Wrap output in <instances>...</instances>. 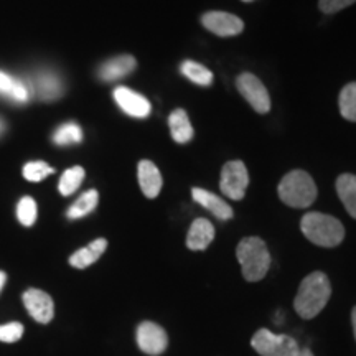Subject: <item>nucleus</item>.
I'll use <instances>...</instances> for the list:
<instances>
[{"instance_id": "nucleus-1", "label": "nucleus", "mask_w": 356, "mask_h": 356, "mask_svg": "<svg viewBox=\"0 0 356 356\" xmlns=\"http://www.w3.org/2000/svg\"><path fill=\"white\" fill-rule=\"evenodd\" d=\"M332 296V284L323 273H312L302 280L299 292H297L293 307L302 318L310 320L317 317L328 304Z\"/></svg>"}, {"instance_id": "nucleus-2", "label": "nucleus", "mask_w": 356, "mask_h": 356, "mask_svg": "<svg viewBox=\"0 0 356 356\" xmlns=\"http://www.w3.org/2000/svg\"><path fill=\"white\" fill-rule=\"evenodd\" d=\"M302 233L310 243L322 248H335L345 239V228L337 218L310 211L300 221Z\"/></svg>"}, {"instance_id": "nucleus-3", "label": "nucleus", "mask_w": 356, "mask_h": 356, "mask_svg": "<svg viewBox=\"0 0 356 356\" xmlns=\"http://www.w3.org/2000/svg\"><path fill=\"white\" fill-rule=\"evenodd\" d=\"M239 264H241L244 279L249 282H257L264 279L270 267V254L266 243L257 236H249L241 239L236 248Z\"/></svg>"}, {"instance_id": "nucleus-4", "label": "nucleus", "mask_w": 356, "mask_h": 356, "mask_svg": "<svg viewBox=\"0 0 356 356\" xmlns=\"http://www.w3.org/2000/svg\"><path fill=\"white\" fill-rule=\"evenodd\" d=\"M279 198L287 207L307 208L317 200V185L304 170H292L280 180Z\"/></svg>"}, {"instance_id": "nucleus-5", "label": "nucleus", "mask_w": 356, "mask_h": 356, "mask_svg": "<svg viewBox=\"0 0 356 356\" xmlns=\"http://www.w3.org/2000/svg\"><path fill=\"white\" fill-rule=\"evenodd\" d=\"M251 345L261 356H297L300 351L293 338L275 335L267 328H261L254 333Z\"/></svg>"}, {"instance_id": "nucleus-6", "label": "nucleus", "mask_w": 356, "mask_h": 356, "mask_svg": "<svg viewBox=\"0 0 356 356\" xmlns=\"http://www.w3.org/2000/svg\"><path fill=\"white\" fill-rule=\"evenodd\" d=\"M249 185L248 168L241 160H233V162L225 163L221 170L220 188L226 197L231 200H243L246 195V188Z\"/></svg>"}, {"instance_id": "nucleus-7", "label": "nucleus", "mask_w": 356, "mask_h": 356, "mask_svg": "<svg viewBox=\"0 0 356 356\" xmlns=\"http://www.w3.org/2000/svg\"><path fill=\"white\" fill-rule=\"evenodd\" d=\"M236 86L238 91L241 92V96L246 99L251 108L259 114H267L270 111V96L267 92L264 84L261 83V79L254 76L251 73H243L239 74L236 79Z\"/></svg>"}, {"instance_id": "nucleus-8", "label": "nucleus", "mask_w": 356, "mask_h": 356, "mask_svg": "<svg viewBox=\"0 0 356 356\" xmlns=\"http://www.w3.org/2000/svg\"><path fill=\"white\" fill-rule=\"evenodd\" d=\"M137 345L145 355L157 356L167 350L168 337L160 325L154 322H142L137 327Z\"/></svg>"}, {"instance_id": "nucleus-9", "label": "nucleus", "mask_w": 356, "mask_h": 356, "mask_svg": "<svg viewBox=\"0 0 356 356\" xmlns=\"http://www.w3.org/2000/svg\"><path fill=\"white\" fill-rule=\"evenodd\" d=\"M202 24L218 37H236L244 30V22L228 12H207L202 17Z\"/></svg>"}, {"instance_id": "nucleus-10", "label": "nucleus", "mask_w": 356, "mask_h": 356, "mask_svg": "<svg viewBox=\"0 0 356 356\" xmlns=\"http://www.w3.org/2000/svg\"><path fill=\"white\" fill-rule=\"evenodd\" d=\"M114 99L118 102V106L121 108L124 113L131 118L144 119L150 114L152 111V106H150L149 99H145L144 96L139 95V92L132 91L126 86H119L114 89Z\"/></svg>"}, {"instance_id": "nucleus-11", "label": "nucleus", "mask_w": 356, "mask_h": 356, "mask_svg": "<svg viewBox=\"0 0 356 356\" xmlns=\"http://www.w3.org/2000/svg\"><path fill=\"white\" fill-rule=\"evenodd\" d=\"M24 305L29 310V314L40 323L51 322L53 315H55L53 299L47 292L40 291V289H29L24 293Z\"/></svg>"}, {"instance_id": "nucleus-12", "label": "nucleus", "mask_w": 356, "mask_h": 356, "mask_svg": "<svg viewBox=\"0 0 356 356\" xmlns=\"http://www.w3.org/2000/svg\"><path fill=\"white\" fill-rule=\"evenodd\" d=\"M136 68V58L131 55H121L111 58L106 63H102L99 66V70H97V76H99L102 81H115V79L127 76V74L132 73Z\"/></svg>"}, {"instance_id": "nucleus-13", "label": "nucleus", "mask_w": 356, "mask_h": 356, "mask_svg": "<svg viewBox=\"0 0 356 356\" xmlns=\"http://www.w3.org/2000/svg\"><path fill=\"white\" fill-rule=\"evenodd\" d=\"M215 239V226L204 218H198L191 222L186 234V246L191 251H204Z\"/></svg>"}, {"instance_id": "nucleus-14", "label": "nucleus", "mask_w": 356, "mask_h": 356, "mask_svg": "<svg viewBox=\"0 0 356 356\" xmlns=\"http://www.w3.org/2000/svg\"><path fill=\"white\" fill-rule=\"evenodd\" d=\"M137 175H139V185L142 188V193L147 198H155L162 190L163 180L160 175L159 168L155 167L154 162L150 160H142L137 168Z\"/></svg>"}, {"instance_id": "nucleus-15", "label": "nucleus", "mask_w": 356, "mask_h": 356, "mask_svg": "<svg viewBox=\"0 0 356 356\" xmlns=\"http://www.w3.org/2000/svg\"><path fill=\"white\" fill-rule=\"evenodd\" d=\"M191 197H193V200L198 204H202L203 208H207L208 211L213 213L218 220L226 221L233 218V210H231L229 204L225 200L216 197L215 193H211V191H207L203 188H193L191 190Z\"/></svg>"}, {"instance_id": "nucleus-16", "label": "nucleus", "mask_w": 356, "mask_h": 356, "mask_svg": "<svg viewBox=\"0 0 356 356\" xmlns=\"http://www.w3.org/2000/svg\"><path fill=\"white\" fill-rule=\"evenodd\" d=\"M106 248H108V241H106L104 238L96 239V241H92L89 246L78 249V251L70 257V264L76 267V269H86V267L95 264V262L99 259L102 252L106 251Z\"/></svg>"}, {"instance_id": "nucleus-17", "label": "nucleus", "mask_w": 356, "mask_h": 356, "mask_svg": "<svg viewBox=\"0 0 356 356\" xmlns=\"http://www.w3.org/2000/svg\"><path fill=\"white\" fill-rule=\"evenodd\" d=\"M168 127H170V134L173 140L178 144H186L193 139V127L188 119V114L184 109H175L168 118Z\"/></svg>"}, {"instance_id": "nucleus-18", "label": "nucleus", "mask_w": 356, "mask_h": 356, "mask_svg": "<svg viewBox=\"0 0 356 356\" xmlns=\"http://www.w3.org/2000/svg\"><path fill=\"white\" fill-rule=\"evenodd\" d=\"M337 193L346 208V211L350 213V216L356 220V175L343 173V175L338 177Z\"/></svg>"}, {"instance_id": "nucleus-19", "label": "nucleus", "mask_w": 356, "mask_h": 356, "mask_svg": "<svg viewBox=\"0 0 356 356\" xmlns=\"http://www.w3.org/2000/svg\"><path fill=\"white\" fill-rule=\"evenodd\" d=\"M37 91L42 99L55 101L63 95V83L55 73H42L38 76Z\"/></svg>"}, {"instance_id": "nucleus-20", "label": "nucleus", "mask_w": 356, "mask_h": 356, "mask_svg": "<svg viewBox=\"0 0 356 356\" xmlns=\"http://www.w3.org/2000/svg\"><path fill=\"white\" fill-rule=\"evenodd\" d=\"M180 71L186 79H190L191 83L198 84V86H210L213 83L211 71L208 70L207 66L197 63V61L185 60L184 63L180 65Z\"/></svg>"}, {"instance_id": "nucleus-21", "label": "nucleus", "mask_w": 356, "mask_h": 356, "mask_svg": "<svg viewBox=\"0 0 356 356\" xmlns=\"http://www.w3.org/2000/svg\"><path fill=\"white\" fill-rule=\"evenodd\" d=\"M97 202H99V195H97L96 190H88L86 193H83L76 202L71 204V208L68 210L70 220H79V218L88 216L89 213L95 211V208L97 207Z\"/></svg>"}, {"instance_id": "nucleus-22", "label": "nucleus", "mask_w": 356, "mask_h": 356, "mask_svg": "<svg viewBox=\"0 0 356 356\" xmlns=\"http://www.w3.org/2000/svg\"><path fill=\"white\" fill-rule=\"evenodd\" d=\"M0 92L19 102H25L29 99V89H26L25 84L20 79L10 78L2 71H0Z\"/></svg>"}, {"instance_id": "nucleus-23", "label": "nucleus", "mask_w": 356, "mask_h": 356, "mask_svg": "<svg viewBox=\"0 0 356 356\" xmlns=\"http://www.w3.org/2000/svg\"><path fill=\"white\" fill-rule=\"evenodd\" d=\"M338 106L340 113L346 121L356 122V83H350L341 89L340 97H338Z\"/></svg>"}, {"instance_id": "nucleus-24", "label": "nucleus", "mask_w": 356, "mask_h": 356, "mask_svg": "<svg viewBox=\"0 0 356 356\" xmlns=\"http://www.w3.org/2000/svg\"><path fill=\"white\" fill-rule=\"evenodd\" d=\"M84 180V168L83 167H71L70 170H66L60 178V184H58V190L63 197H70L81 186Z\"/></svg>"}, {"instance_id": "nucleus-25", "label": "nucleus", "mask_w": 356, "mask_h": 356, "mask_svg": "<svg viewBox=\"0 0 356 356\" xmlns=\"http://www.w3.org/2000/svg\"><path fill=\"white\" fill-rule=\"evenodd\" d=\"M83 140V131L78 124H65L61 126L53 136V142L56 145H73V144H79Z\"/></svg>"}, {"instance_id": "nucleus-26", "label": "nucleus", "mask_w": 356, "mask_h": 356, "mask_svg": "<svg viewBox=\"0 0 356 356\" xmlns=\"http://www.w3.org/2000/svg\"><path fill=\"white\" fill-rule=\"evenodd\" d=\"M17 216L24 226H32L37 220V203L33 198L24 197L17 204Z\"/></svg>"}, {"instance_id": "nucleus-27", "label": "nucleus", "mask_w": 356, "mask_h": 356, "mask_svg": "<svg viewBox=\"0 0 356 356\" xmlns=\"http://www.w3.org/2000/svg\"><path fill=\"white\" fill-rule=\"evenodd\" d=\"M55 172L53 167L48 165L47 162H30L24 167V177L30 181H42L44 177L51 175Z\"/></svg>"}, {"instance_id": "nucleus-28", "label": "nucleus", "mask_w": 356, "mask_h": 356, "mask_svg": "<svg viewBox=\"0 0 356 356\" xmlns=\"http://www.w3.org/2000/svg\"><path fill=\"white\" fill-rule=\"evenodd\" d=\"M24 335V325L19 322H12L0 327V341L3 343H15Z\"/></svg>"}, {"instance_id": "nucleus-29", "label": "nucleus", "mask_w": 356, "mask_h": 356, "mask_svg": "<svg viewBox=\"0 0 356 356\" xmlns=\"http://www.w3.org/2000/svg\"><path fill=\"white\" fill-rule=\"evenodd\" d=\"M356 0H318V7L323 13H337L353 6Z\"/></svg>"}, {"instance_id": "nucleus-30", "label": "nucleus", "mask_w": 356, "mask_h": 356, "mask_svg": "<svg viewBox=\"0 0 356 356\" xmlns=\"http://www.w3.org/2000/svg\"><path fill=\"white\" fill-rule=\"evenodd\" d=\"M351 325H353V333H355V340H356V307L351 312Z\"/></svg>"}, {"instance_id": "nucleus-31", "label": "nucleus", "mask_w": 356, "mask_h": 356, "mask_svg": "<svg viewBox=\"0 0 356 356\" xmlns=\"http://www.w3.org/2000/svg\"><path fill=\"white\" fill-rule=\"evenodd\" d=\"M6 280H7L6 273H2V270H0V292H2L3 286H6Z\"/></svg>"}, {"instance_id": "nucleus-32", "label": "nucleus", "mask_w": 356, "mask_h": 356, "mask_svg": "<svg viewBox=\"0 0 356 356\" xmlns=\"http://www.w3.org/2000/svg\"><path fill=\"white\" fill-rule=\"evenodd\" d=\"M297 356H314V353H312L309 348H305V350H300L299 355H297Z\"/></svg>"}, {"instance_id": "nucleus-33", "label": "nucleus", "mask_w": 356, "mask_h": 356, "mask_svg": "<svg viewBox=\"0 0 356 356\" xmlns=\"http://www.w3.org/2000/svg\"><path fill=\"white\" fill-rule=\"evenodd\" d=\"M2 131H3V122L0 121V132H2Z\"/></svg>"}, {"instance_id": "nucleus-34", "label": "nucleus", "mask_w": 356, "mask_h": 356, "mask_svg": "<svg viewBox=\"0 0 356 356\" xmlns=\"http://www.w3.org/2000/svg\"><path fill=\"white\" fill-rule=\"evenodd\" d=\"M243 2H252V0H243Z\"/></svg>"}]
</instances>
